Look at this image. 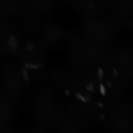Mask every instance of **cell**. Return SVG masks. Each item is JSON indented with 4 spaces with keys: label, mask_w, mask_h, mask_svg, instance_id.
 I'll use <instances>...</instances> for the list:
<instances>
[{
    "label": "cell",
    "mask_w": 133,
    "mask_h": 133,
    "mask_svg": "<svg viewBox=\"0 0 133 133\" xmlns=\"http://www.w3.org/2000/svg\"><path fill=\"white\" fill-rule=\"evenodd\" d=\"M99 90L101 94L103 95H105L106 93V90L105 87L102 84H101L99 85Z\"/></svg>",
    "instance_id": "6da1fadb"
},
{
    "label": "cell",
    "mask_w": 133,
    "mask_h": 133,
    "mask_svg": "<svg viewBox=\"0 0 133 133\" xmlns=\"http://www.w3.org/2000/svg\"><path fill=\"white\" fill-rule=\"evenodd\" d=\"M98 73L99 77L100 79H102V76H103V71L101 68H99L98 70Z\"/></svg>",
    "instance_id": "7a4b0ae2"
},
{
    "label": "cell",
    "mask_w": 133,
    "mask_h": 133,
    "mask_svg": "<svg viewBox=\"0 0 133 133\" xmlns=\"http://www.w3.org/2000/svg\"><path fill=\"white\" fill-rule=\"evenodd\" d=\"M92 84H90L89 85H87V88L89 90H91L92 89H93V86Z\"/></svg>",
    "instance_id": "3957f363"
}]
</instances>
